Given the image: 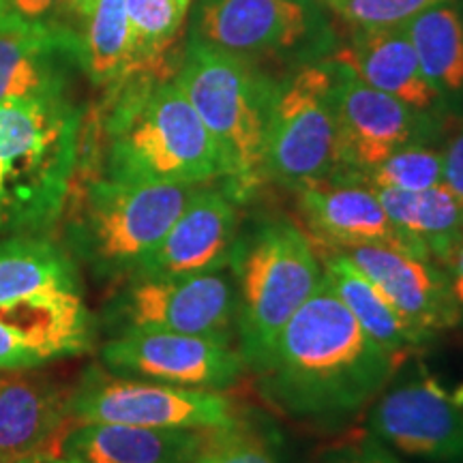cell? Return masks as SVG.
<instances>
[{
  "mask_svg": "<svg viewBox=\"0 0 463 463\" xmlns=\"http://www.w3.org/2000/svg\"><path fill=\"white\" fill-rule=\"evenodd\" d=\"M335 69L303 67L277 86L266 133V181L298 191L337 174Z\"/></svg>",
  "mask_w": 463,
  "mask_h": 463,
  "instance_id": "cell-8",
  "label": "cell"
},
{
  "mask_svg": "<svg viewBox=\"0 0 463 463\" xmlns=\"http://www.w3.org/2000/svg\"><path fill=\"white\" fill-rule=\"evenodd\" d=\"M112 90L103 118V178L206 184L223 176L215 140L174 78L137 75Z\"/></svg>",
  "mask_w": 463,
  "mask_h": 463,
  "instance_id": "cell-2",
  "label": "cell"
},
{
  "mask_svg": "<svg viewBox=\"0 0 463 463\" xmlns=\"http://www.w3.org/2000/svg\"><path fill=\"white\" fill-rule=\"evenodd\" d=\"M373 191L419 258L442 264L463 239V204L444 184L425 191Z\"/></svg>",
  "mask_w": 463,
  "mask_h": 463,
  "instance_id": "cell-24",
  "label": "cell"
},
{
  "mask_svg": "<svg viewBox=\"0 0 463 463\" xmlns=\"http://www.w3.org/2000/svg\"><path fill=\"white\" fill-rule=\"evenodd\" d=\"M99 324L84 292L0 303V372H26L80 356L95 344Z\"/></svg>",
  "mask_w": 463,
  "mask_h": 463,
  "instance_id": "cell-13",
  "label": "cell"
},
{
  "mask_svg": "<svg viewBox=\"0 0 463 463\" xmlns=\"http://www.w3.org/2000/svg\"><path fill=\"white\" fill-rule=\"evenodd\" d=\"M317 247H322L317 256L322 262L324 279L331 283L335 294L361 324L363 331L392 354L402 358L412 356L420 347L419 339L405 326V322L397 316L389 300L378 292V288L361 273V269L344 251L320 245V242Z\"/></svg>",
  "mask_w": 463,
  "mask_h": 463,
  "instance_id": "cell-25",
  "label": "cell"
},
{
  "mask_svg": "<svg viewBox=\"0 0 463 463\" xmlns=\"http://www.w3.org/2000/svg\"><path fill=\"white\" fill-rule=\"evenodd\" d=\"M444 275H447L450 297L457 303V307L463 311V239L457 242L453 251L449 253V258L442 264Z\"/></svg>",
  "mask_w": 463,
  "mask_h": 463,
  "instance_id": "cell-34",
  "label": "cell"
},
{
  "mask_svg": "<svg viewBox=\"0 0 463 463\" xmlns=\"http://www.w3.org/2000/svg\"><path fill=\"white\" fill-rule=\"evenodd\" d=\"M189 7L191 0H127L137 75L157 71L187 20Z\"/></svg>",
  "mask_w": 463,
  "mask_h": 463,
  "instance_id": "cell-27",
  "label": "cell"
},
{
  "mask_svg": "<svg viewBox=\"0 0 463 463\" xmlns=\"http://www.w3.org/2000/svg\"><path fill=\"white\" fill-rule=\"evenodd\" d=\"M369 189L425 191L442 184V150L410 144L356 178Z\"/></svg>",
  "mask_w": 463,
  "mask_h": 463,
  "instance_id": "cell-28",
  "label": "cell"
},
{
  "mask_svg": "<svg viewBox=\"0 0 463 463\" xmlns=\"http://www.w3.org/2000/svg\"><path fill=\"white\" fill-rule=\"evenodd\" d=\"M82 109L71 97L0 106V234H48L82 164Z\"/></svg>",
  "mask_w": 463,
  "mask_h": 463,
  "instance_id": "cell-3",
  "label": "cell"
},
{
  "mask_svg": "<svg viewBox=\"0 0 463 463\" xmlns=\"http://www.w3.org/2000/svg\"><path fill=\"white\" fill-rule=\"evenodd\" d=\"M215 140L223 189L245 204L266 183V133L277 86L245 58L191 37L174 75Z\"/></svg>",
  "mask_w": 463,
  "mask_h": 463,
  "instance_id": "cell-5",
  "label": "cell"
},
{
  "mask_svg": "<svg viewBox=\"0 0 463 463\" xmlns=\"http://www.w3.org/2000/svg\"><path fill=\"white\" fill-rule=\"evenodd\" d=\"M213 431L71 422L54 455L75 463H194Z\"/></svg>",
  "mask_w": 463,
  "mask_h": 463,
  "instance_id": "cell-18",
  "label": "cell"
},
{
  "mask_svg": "<svg viewBox=\"0 0 463 463\" xmlns=\"http://www.w3.org/2000/svg\"><path fill=\"white\" fill-rule=\"evenodd\" d=\"M300 208L316 242L333 249L382 245L416 256L373 189L358 183L322 181L298 189Z\"/></svg>",
  "mask_w": 463,
  "mask_h": 463,
  "instance_id": "cell-17",
  "label": "cell"
},
{
  "mask_svg": "<svg viewBox=\"0 0 463 463\" xmlns=\"http://www.w3.org/2000/svg\"><path fill=\"white\" fill-rule=\"evenodd\" d=\"M101 367L116 375L206 391L230 389L247 372L245 358L232 341L153 331L108 337L101 345Z\"/></svg>",
  "mask_w": 463,
  "mask_h": 463,
  "instance_id": "cell-11",
  "label": "cell"
},
{
  "mask_svg": "<svg viewBox=\"0 0 463 463\" xmlns=\"http://www.w3.org/2000/svg\"><path fill=\"white\" fill-rule=\"evenodd\" d=\"M320 463H403L399 457L378 442L372 433L345 439L326 449L320 457Z\"/></svg>",
  "mask_w": 463,
  "mask_h": 463,
  "instance_id": "cell-32",
  "label": "cell"
},
{
  "mask_svg": "<svg viewBox=\"0 0 463 463\" xmlns=\"http://www.w3.org/2000/svg\"><path fill=\"white\" fill-rule=\"evenodd\" d=\"M345 22L369 31V28L403 26L420 11L436 7L447 0H324Z\"/></svg>",
  "mask_w": 463,
  "mask_h": 463,
  "instance_id": "cell-31",
  "label": "cell"
},
{
  "mask_svg": "<svg viewBox=\"0 0 463 463\" xmlns=\"http://www.w3.org/2000/svg\"><path fill=\"white\" fill-rule=\"evenodd\" d=\"M405 361L375 344L322 279L253 372L277 412L335 422L361 412Z\"/></svg>",
  "mask_w": 463,
  "mask_h": 463,
  "instance_id": "cell-1",
  "label": "cell"
},
{
  "mask_svg": "<svg viewBox=\"0 0 463 463\" xmlns=\"http://www.w3.org/2000/svg\"><path fill=\"white\" fill-rule=\"evenodd\" d=\"M335 118H337V174L331 181L356 178L395 150L422 144L430 118L395 97L364 84L345 67L335 65Z\"/></svg>",
  "mask_w": 463,
  "mask_h": 463,
  "instance_id": "cell-12",
  "label": "cell"
},
{
  "mask_svg": "<svg viewBox=\"0 0 463 463\" xmlns=\"http://www.w3.org/2000/svg\"><path fill=\"white\" fill-rule=\"evenodd\" d=\"M236 339L247 369H258L275 339L324 279L314 239L288 219H260L239 232L230 256Z\"/></svg>",
  "mask_w": 463,
  "mask_h": 463,
  "instance_id": "cell-6",
  "label": "cell"
},
{
  "mask_svg": "<svg viewBox=\"0 0 463 463\" xmlns=\"http://www.w3.org/2000/svg\"><path fill=\"white\" fill-rule=\"evenodd\" d=\"M78 43L42 34L0 33V106L71 97Z\"/></svg>",
  "mask_w": 463,
  "mask_h": 463,
  "instance_id": "cell-21",
  "label": "cell"
},
{
  "mask_svg": "<svg viewBox=\"0 0 463 463\" xmlns=\"http://www.w3.org/2000/svg\"><path fill=\"white\" fill-rule=\"evenodd\" d=\"M335 65L345 67L372 89L395 97L414 112L430 116L442 97L422 73L419 58L403 28H369L335 54Z\"/></svg>",
  "mask_w": 463,
  "mask_h": 463,
  "instance_id": "cell-19",
  "label": "cell"
},
{
  "mask_svg": "<svg viewBox=\"0 0 463 463\" xmlns=\"http://www.w3.org/2000/svg\"><path fill=\"white\" fill-rule=\"evenodd\" d=\"M80 279L78 262L48 234H14L0 241V303L82 292Z\"/></svg>",
  "mask_w": 463,
  "mask_h": 463,
  "instance_id": "cell-22",
  "label": "cell"
},
{
  "mask_svg": "<svg viewBox=\"0 0 463 463\" xmlns=\"http://www.w3.org/2000/svg\"><path fill=\"white\" fill-rule=\"evenodd\" d=\"M69 425V392L20 372H0V459L54 455Z\"/></svg>",
  "mask_w": 463,
  "mask_h": 463,
  "instance_id": "cell-20",
  "label": "cell"
},
{
  "mask_svg": "<svg viewBox=\"0 0 463 463\" xmlns=\"http://www.w3.org/2000/svg\"><path fill=\"white\" fill-rule=\"evenodd\" d=\"M311 28L314 11L305 0H202L191 37L245 56L294 48Z\"/></svg>",
  "mask_w": 463,
  "mask_h": 463,
  "instance_id": "cell-16",
  "label": "cell"
},
{
  "mask_svg": "<svg viewBox=\"0 0 463 463\" xmlns=\"http://www.w3.org/2000/svg\"><path fill=\"white\" fill-rule=\"evenodd\" d=\"M389 300L419 344L453 331L463 311L450 297L442 266L402 249L356 245L339 249Z\"/></svg>",
  "mask_w": 463,
  "mask_h": 463,
  "instance_id": "cell-14",
  "label": "cell"
},
{
  "mask_svg": "<svg viewBox=\"0 0 463 463\" xmlns=\"http://www.w3.org/2000/svg\"><path fill=\"white\" fill-rule=\"evenodd\" d=\"M442 184L463 204V129L442 150Z\"/></svg>",
  "mask_w": 463,
  "mask_h": 463,
  "instance_id": "cell-33",
  "label": "cell"
},
{
  "mask_svg": "<svg viewBox=\"0 0 463 463\" xmlns=\"http://www.w3.org/2000/svg\"><path fill=\"white\" fill-rule=\"evenodd\" d=\"M0 463H75L71 459H65L61 455L52 453H34L24 457H14V459H0Z\"/></svg>",
  "mask_w": 463,
  "mask_h": 463,
  "instance_id": "cell-35",
  "label": "cell"
},
{
  "mask_svg": "<svg viewBox=\"0 0 463 463\" xmlns=\"http://www.w3.org/2000/svg\"><path fill=\"white\" fill-rule=\"evenodd\" d=\"M108 337L133 331L236 337V294L230 277H131L114 288L99 322Z\"/></svg>",
  "mask_w": 463,
  "mask_h": 463,
  "instance_id": "cell-7",
  "label": "cell"
},
{
  "mask_svg": "<svg viewBox=\"0 0 463 463\" xmlns=\"http://www.w3.org/2000/svg\"><path fill=\"white\" fill-rule=\"evenodd\" d=\"M194 463H286L281 442L260 420L236 419L230 427L213 431Z\"/></svg>",
  "mask_w": 463,
  "mask_h": 463,
  "instance_id": "cell-29",
  "label": "cell"
},
{
  "mask_svg": "<svg viewBox=\"0 0 463 463\" xmlns=\"http://www.w3.org/2000/svg\"><path fill=\"white\" fill-rule=\"evenodd\" d=\"M71 422H118L161 430H223L236 422L223 391L184 389L164 382L116 375L92 364L69 391Z\"/></svg>",
  "mask_w": 463,
  "mask_h": 463,
  "instance_id": "cell-9",
  "label": "cell"
},
{
  "mask_svg": "<svg viewBox=\"0 0 463 463\" xmlns=\"http://www.w3.org/2000/svg\"><path fill=\"white\" fill-rule=\"evenodd\" d=\"M80 69L101 89L137 78L127 0H78Z\"/></svg>",
  "mask_w": 463,
  "mask_h": 463,
  "instance_id": "cell-23",
  "label": "cell"
},
{
  "mask_svg": "<svg viewBox=\"0 0 463 463\" xmlns=\"http://www.w3.org/2000/svg\"><path fill=\"white\" fill-rule=\"evenodd\" d=\"M422 73L442 101L463 97V17L450 5L420 11L402 26Z\"/></svg>",
  "mask_w": 463,
  "mask_h": 463,
  "instance_id": "cell-26",
  "label": "cell"
},
{
  "mask_svg": "<svg viewBox=\"0 0 463 463\" xmlns=\"http://www.w3.org/2000/svg\"><path fill=\"white\" fill-rule=\"evenodd\" d=\"M0 33L78 43V0H0Z\"/></svg>",
  "mask_w": 463,
  "mask_h": 463,
  "instance_id": "cell-30",
  "label": "cell"
},
{
  "mask_svg": "<svg viewBox=\"0 0 463 463\" xmlns=\"http://www.w3.org/2000/svg\"><path fill=\"white\" fill-rule=\"evenodd\" d=\"M202 184H142L95 176L69 195L62 245L99 283L133 277Z\"/></svg>",
  "mask_w": 463,
  "mask_h": 463,
  "instance_id": "cell-4",
  "label": "cell"
},
{
  "mask_svg": "<svg viewBox=\"0 0 463 463\" xmlns=\"http://www.w3.org/2000/svg\"><path fill=\"white\" fill-rule=\"evenodd\" d=\"M239 232V202L223 187L202 184L133 277L161 279L219 273L230 264Z\"/></svg>",
  "mask_w": 463,
  "mask_h": 463,
  "instance_id": "cell-15",
  "label": "cell"
},
{
  "mask_svg": "<svg viewBox=\"0 0 463 463\" xmlns=\"http://www.w3.org/2000/svg\"><path fill=\"white\" fill-rule=\"evenodd\" d=\"M416 364L402 378L392 375L375 397L367 433L410 459L463 463V386L447 389L420 363Z\"/></svg>",
  "mask_w": 463,
  "mask_h": 463,
  "instance_id": "cell-10",
  "label": "cell"
}]
</instances>
